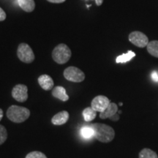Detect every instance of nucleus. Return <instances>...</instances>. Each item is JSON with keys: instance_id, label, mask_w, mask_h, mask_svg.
Masks as SVG:
<instances>
[{"instance_id": "39448f33", "label": "nucleus", "mask_w": 158, "mask_h": 158, "mask_svg": "<svg viewBox=\"0 0 158 158\" xmlns=\"http://www.w3.org/2000/svg\"><path fill=\"white\" fill-rule=\"evenodd\" d=\"M63 75L65 79L71 82L80 83L85 79L84 73L79 68L73 66L68 67L65 69Z\"/></svg>"}, {"instance_id": "0eeeda50", "label": "nucleus", "mask_w": 158, "mask_h": 158, "mask_svg": "<svg viewBox=\"0 0 158 158\" xmlns=\"http://www.w3.org/2000/svg\"><path fill=\"white\" fill-rule=\"evenodd\" d=\"M12 97L19 102L27 101L28 99V88L24 84H17L12 90Z\"/></svg>"}, {"instance_id": "6ab92c4d", "label": "nucleus", "mask_w": 158, "mask_h": 158, "mask_svg": "<svg viewBox=\"0 0 158 158\" xmlns=\"http://www.w3.org/2000/svg\"><path fill=\"white\" fill-rule=\"evenodd\" d=\"M7 138V131L3 125L0 124V145L3 144Z\"/></svg>"}, {"instance_id": "7ed1b4c3", "label": "nucleus", "mask_w": 158, "mask_h": 158, "mask_svg": "<svg viewBox=\"0 0 158 158\" xmlns=\"http://www.w3.org/2000/svg\"><path fill=\"white\" fill-rule=\"evenodd\" d=\"M72 52L70 48L64 43H61L55 47L52 51V58L59 64H64L70 60Z\"/></svg>"}, {"instance_id": "f03ea898", "label": "nucleus", "mask_w": 158, "mask_h": 158, "mask_svg": "<svg viewBox=\"0 0 158 158\" xmlns=\"http://www.w3.org/2000/svg\"><path fill=\"white\" fill-rule=\"evenodd\" d=\"M6 114L11 122L14 123H22L28 119L30 116V110L25 107L13 105L10 106Z\"/></svg>"}, {"instance_id": "9d476101", "label": "nucleus", "mask_w": 158, "mask_h": 158, "mask_svg": "<svg viewBox=\"0 0 158 158\" xmlns=\"http://www.w3.org/2000/svg\"><path fill=\"white\" fill-rule=\"evenodd\" d=\"M69 119V113L66 110L59 112L51 118V123L54 125H62L67 123Z\"/></svg>"}, {"instance_id": "393cba45", "label": "nucleus", "mask_w": 158, "mask_h": 158, "mask_svg": "<svg viewBox=\"0 0 158 158\" xmlns=\"http://www.w3.org/2000/svg\"><path fill=\"white\" fill-rule=\"evenodd\" d=\"M94 1H95L96 5H98V6L102 5V2H103V0H94Z\"/></svg>"}, {"instance_id": "f8f14e48", "label": "nucleus", "mask_w": 158, "mask_h": 158, "mask_svg": "<svg viewBox=\"0 0 158 158\" xmlns=\"http://www.w3.org/2000/svg\"><path fill=\"white\" fill-rule=\"evenodd\" d=\"M52 95L55 98L59 99V100H62L63 102H66L69 100V96L67 94L66 89L62 86H56L52 90Z\"/></svg>"}, {"instance_id": "4be33fe9", "label": "nucleus", "mask_w": 158, "mask_h": 158, "mask_svg": "<svg viewBox=\"0 0 158 158\" xmlns=\"http://www.w3.org/2000/svg\"><path fill=\"white\" fill-rule=\"evenodd\" d=\"M152 78L154 81L157 82L158 81V73L156 71H154V72L152 73Z\"/></svg>"}, {"instance_id": "20e7f679", "label": "nucleus", "mask_w": 158, "mask_h": 158, "mask_svg": "<svg viewBox=\"0 0 158 158\" xmlns=\"http://www.w3.org/2000/svg\"><path fill=\"white\" fill-rule=\"evenodd\" d=\"M17 56L22 62L30 64L35 60V54L32 49L27 43H21L17 49Z\"/></svg>"}, {"instance_id": "423d86ee", "label": "nucleus", "mask_w": 158, "mask_h": 158, "mask_svg": "<svg viewBox=\"0 0 158 158\" xmlns=\"http://www.w3.org/2000/svg\"><path fill=\"white\" fill-rule=\"evenodd\" d=\"M129 41L138 48H144L149 43V38L141 31H135L129 35Z\"/></svg>"}, {"instance_id": "b1692460", "label": "nucleus", "mask_w": 158, "mask_h": 158, "mask_svg": "<svg viewBox=\"0 0 158 158\" xmlns=\"http://www.w3.org/2000/svg\"><path fill=\"white\" fill-rule=\"evenodd\" d=\"M47 1L51 3H56V4H59V3H62V2H64L66 0H47Z\"/></svg>"}, {"instance_id": "a211bd4d", "label": "nucleus", "mask_w": 158, "mask_h": 158, "mask_svg": "<svg viewBox=\"0 0 158 158\" xmlns=\"http://www.w3.org/2000/svg\"><path fill=\"white\" fill-rule=\"evenodd\" d=\"M139 158H158L157 153L149 149H142L139 153Z\"/></svg>"}, {"instance_id": "dca6fc26", "label": "nucleus", "mask_w": 158, "mask_h": 158, "mask_svg": "<svg viewBox=\"0 0 158 158\" xmlns=\"http://www.w3.org/2000/svg\"><path fill=\"white\" fill-rule=\"evenodd\" d=\"M147 49L149 54L158 58V40H152L149 42L147 45Z\"/></svg>"}, {"instance_id": "bb28decb", "label": "nucleus", "mask_w": 158, "mask_h": 158, "mask_svg": "<svg viewBox=\"0 0 158 158\" xmlns=\"http://www.w3.org/2000/svg\"><path fill=\"white\" fill-rule=\"evenodd\" d=\"M122 105H123V103H122V102H119V106H122Z\"/></svg>"}, {"instance_id": "5701e85b", "label": "nucleus", "mask_w": 158, "mask_h": 158, "mask_svg": "<svg viewBox=\"0 0 158 158\" xmlns=\"http://www.w3.org/2000/svg\"><path fill=\"white\" fill-rule=\"evenodd\" d=\"M110 119L112 120V121H114V122L118 121V120L119 119V114H118V112H117L115 115H114L112 117H110Z\"/></svg>"}, {"instance_id": "a878e982", "label": "nucleus", "mask_w": 158, "mask_h": 158, "mask_svg": "<svg viewBox=\"0 0 158 158\" xmlns=\"http://www.w3.org/2000/svg\"><path fill=\"white\" fill-rule=\"evenodd\" d=\"M2 117H3V110H2V109H1V108H0V121L2 120Z\"/></svg>"}, {"instance_id": "9b49d317", "label": "nucleus", "mask_w": 158, "mask_h": 158, "mask_svg": "<svg viewBox=\"0 0 158 158\" xmlns=\"http://www.w3.org/2000/svg\"><path fill=\"white\" fill-rule=\"evenodd\" d=\"M118 112V106L116 103L110 102L109 106H108L107 108L104 111L100 112V118L102 119H106V118L112 117L114 115Z\"/></svg>"}, {"instance_id": "ddd939ff", "label": "nucleus", "mask_w": 158, "mask_h": 158, "mask_svg": "<svg viewBox=\"0 0 158 158\" xmlns=\"http://www.w3.org/2000/svg\"><path fill=\"white\" fill-rule=\"evenodd\" d=\"M18 2L20 7L27 13H31L35 8L34 0H18Z\"/></svg>"}, {"instance_id": "1a4fd4ad", "label": "nucleus", "mask_w": 158, "mask_h": 158, "mask_svg": "<svg viewBox=\"0 0 158 158\" xmlns=\"http://www.w3.org/2000/svg\"><path fill=\"white\" fill-rule=\"evenodd\" d=\"M38 83L40 86H41V88L45 91H49L52 89L54 85V81H53L52 78L46 74L42 75V76L39 77Z\"/></svg>"}, {"instance_id": "2eb2a0df", "label": "nucleus", "mask_w": 158, "mask_h": 158, "mask_svg": "<svg viewBox=\"0 0 158 158\" xmlns=\"http://www.w3.org/2000/svg\"><path fill=\"white\" fill-rule=\"evenodd\" d=\"M82 114L85 121L86 122H89L95 118L97 116V111H95L92 107H88L83 110Z\"/></svg>"}, {"instance_id": "f3484780", "label": "nucleus", "mask_w": 158, "mask_h": 158, "mask_svg": "<svg viewBox=\"0 0 158 158\" xmlns=\"http://www.w3.org/2000/svg\"><path fill=\"white\" fill-rule=\"evenodd\" d=\"M135 56V54L132 51H129L126 54H123L116 57V63H125L131 60L133 57Z\"/></svg>"}, {"instance_id": "6e6552de", "label": "nucleus", "mask_w": 158, "mask_h": 158, "mask_svg": "<svg viewBox=\"0 0 158 158\" xmlns=\"http://www.w3.org/2000/svg\"><path fill=\"white\" fill-rule=\"evenodd\" d=\"M110 103V100L107 97L98 95L94 98L91 102V107L97 112H102L107 108Z\"/></svg>"}, {"instance_id": "4468645a", "label": "nucleus", "mask_w": 158, "mask_h": 158, "mask_svg": "<svg viewBox=\"0 0 158 158\" xmlns=\"http://www.w3.org/2000/svg\"><path fill=\"white\" fill-rule=\"evenodd\" d=\"M80 135L84 139H91L94 136L93 128L90 125H85L81 128Z\"/></svg>"}, {"instance_id": "412c9836", "label": "nucleus", "mask_w": 158, "mask_h": 158, "mask_svg": "<svg viewBox=\"0 0 158 158\" xmlns=\"http://www.w3.org/2000/svg\"><path fill=\"white\" fill-rule=\"evenodd\" d=\"M6 13L2 8L0 7V21H3L6 19Z\"/></svg>"}, {"instance_id": "aec40b11", "label": "nucleus", "mask_w": 158, "mask_h": 158, "mask_svg": "<svg viewBox=\"0 0 158 158\" xmlns=\"http://www.w3.org/2000/svg\"><path fill=\"white\" fill-rule=\"evenodd\" d=\"M25 158H47V157L41 152L34 151L29 152Z\"/></svg>"}, {"instance_id": "f257e3e1", "label": "nucleus", "mask_w": 158, "mask_h": 158, "mask_svg": "<svg viewBox=\"0 0 158 158\" xmlns=\"http://www.w3.org/2000/svg\"><path fill=\"white\" fill-rule=\"evenodd\" d=\"M94 132V137L102 143H109L115 137L114 130L107 124L102 123H94L90 124Z\"/></svg>"}]
</instances>
